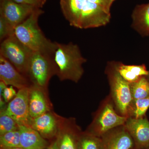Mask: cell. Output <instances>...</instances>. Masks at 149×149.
<instances>
[{
	"label": "cell",
	"mask_w": 149,
	"mask_h": 149,
	"mask_svg": "<svg viewBox=\"0 0 149 149\" xmlns=\"http://www.w3.org/2000/svg\"><path fill=\"white\" fill-rule=\"evenodd\" d=\"M60 6L70 26L79 29L104 26L111 19V13L88 0H61Z\"/></svg>",
	"instance_id": "obj_1"
},
{
	"label": "cell",
	"mask_w": 149,
	"mask_h": 149,
	"mask_svg": "<svg viewBox=\"0 0 149 149\" xmlns=\"http://www.w3.org/2000/svg\"><path fill=\"white\" fill-rule=\"evenodd\" d=\"M56 74L61 81L69 80L78 83L83 76V64L87 61L79 47L72 42L57 43L53 57Z\"/></svg>",
	"instance_id": "obj_2"
},
{
	"label": "cell",
	"mask_w": 149,
	"mask_h": 149,
	"mask_svg": "<svg viewBox=\"0 0 149 149\" xmlns=\"http://www.w3.org/2000/svg\"><path fill=\"white\" fill-rule=\"evenodd\" d=\"M44 13L37 8L15 29V35L22 44L33 52H40L53 56L57 42L48 40L38 25L39 17Z\"/></svg>",
	"instance_id": "obj_3"
},
{
	"label": "cell",
	"mask_w": 149,
	"mask_h": 149,
	"mask_svg": "<svg viewBox=\"0 0 149 149\" xmlns=\"http://www.w3.org/2000/svg\"><path fill=\"white\" fill-rule=\"evenodd\" d=\"M105 72L110 88V95L118 113L122 116L130 117L133 101L130 83L119 74L117 61L108 62Z\"/></svg>",
	"instance_id": "obj_4"
},
{
	"label": "cell",
	"mask_w": 149,
	"mask_h": 149,
	"mask_svg": "<svg viewBox=\"0 0 149 149\" xmlns=\"http://www.w3.org/2000/svg\"><path fill=\"white\" fill-rule=\"evenodd\" d=\"M128 118L118 113L109 95L102 103L86 132L101 137L112 129L125 125Z\"/></svg>",
	"instance_id": "obj_5"
},
{
	"label": "cell",
	"mask_w": 149,
	"mask_h": 149,
	"mask_svg": "<svg viewBox=\"0 0 149 149\" xmlns=\"http://www.w3.org/2000/svg\"><path fill=\"white\" fill-rule=\"evenodd\" d=\"M53 57L40 52H33L26 75L31 84L47 90L49 80L56 74Z\"/></svg>",
	"instance_id": "obj_6"
},
{
	"label": "cell",
	"mask_w": 149,
	"mask_h": 149,
	"mask_svg": "<svg viewBox=\"0 0 149 149\" xmlns=\"http://www.w3.org/2000/svg\"><path fill=\"white\" fill-rule=\"evenodd\" d=\"M33 52L22 44L15 35L6 38L1 42L0 45V55L8 61L25 77Z\"/></svg>",
	"instance_id": "obj_7"
},
{
	"label": "cell",
	"mask_w": 149,
	"mask_h": 149,
	"mask_svg": "<svg viewBox=\"0 0 149 149\" xmlns=\"http://www.w3.org/2000/svg\"><path fill=\"white\" fill-rule=\"evenodd\" d=\"M29 88L19 90L15 97L1 111L12 118L19 125L30 127L32 119L29 114Z\"/></svg>",
	"instance_id": "obj_8"
},
{
	"label": "cell",
	"mask_w": 149,
	"mask_h": 149,
	"mask_svg": "<svg viewBox=\"0 0 149 149\" xmlns=\"http://www.w3.org/2000/svg\"><path fill=\"white\" fill-rule=\"evenodd\" d=\"M36 8L33 6L17 3L11 0H0V16L5 19L15 29Z\"/></svg>",
	"instance_id": "obj_9"
},
{
	"label": "cell",
	"mask_w": 149,
	"mask_h": 149,
	"mask_svg": "<svg viewBox=\"0 0 149 149\" xmlns=\"http://www.w3.org/2000/svg\"><path fill=\"white\" fill-rule=\"evenodd\" d=\"M124 125L133 139V149L149 148V121L146 116L139 118L128 117Z\"/></svg>",
	"instance_id": "obj_10"
},
{
	"label": "cell",
	"mask_w": 149,
	"mask_h": 149,
	"mask_svg": "<svg viewBox=\"0 0 149 149\" xmlns=\"http://www.w3.org/2000/svg\"><path fill=\"white\" fill-rule=\"evenodd\" d=\"M82 132L74 118H63L56 139L58 149H77L78 140Z\"/></svg>",
	"instance_id": "obj_11"
},
{
	"label": "cell",
	"mask_w": 149,
	"mask_h": 149,
	"mask_svg": "<svg viewBox=\"0 0 149 149\" xmlns=\"http://www.w3.org/2000/svg\"><path fill=\"white\" fill-rule=\"evenodd\" d=\"M63 118L51 111L33 118L30 127L45 139H51L57 136Z\"/></svg>",
	"instance_id": "obj_12"
},
{
	"label": "cell",
	"mask_w": 149,
	"mask_h": 149,
	"mask_svg": "<svg viewBox=\"0 0 149 149\" xmlns=\"http://www.w3.org/2000/svg\"><path fill=\"white\" fill-rule=\"evenodd\" d=\"M103 149H133L134 142L125 125L113 128L101 137Z\"/></svg>",
	"instance_id": "obj_13"
},
{
	"label": "cell",
	"mask_w": 149,
	"mask_h": 149,
	"mask_svg": "<svg viewBox=\"0 0 149 149\" xmlns=\"http://www.w3.org/2000/svg\"><path fill=\"white\" fill-rule=\"evenodd\" d=\"M47 93V90L37 85L31 84L29 86V112L32 119L51 111L52 106Z\"/></svg>",
	"instance_id": "obj_14"
},
{
	"label": "cell",
	"mask_w": 149,
	"mask_h": 149,
	"mask_svg": "<svg viewBox=\"0 0 149 149\" xmlns=\"http://www.w3.org/2000/svg\"><path fill=\"white\" fill-rule=\"evenodd\" d=\"M0 79L6 85L15 87L18 90L28 88L31 85L27 77L2 56L0 55Z\"/></svg>",
	"instance_id": "obj_15"
},
{
	"label": "cell",
	"mask_w": 149,
	"mask_h": 149,
	"mask_svg": "<svg viewBox=\"0 0 149 149\" xmlns=\"http://www.w3.org/2000/svg\"><path fill=\"white\" fill-rule=\"evenodd\" d=\"M21 148L24 149H45L48 142L45 138L30 126L19 125Z\"/></svg>",
	"instance_id": "obj_16"
},
{
	"label": "cell",
	"mask_w": 149,
	"mask_h": 149,
	"mask_svg": "<svg viewBox=\"0 0 149 149\" xmlns=\"http://www.w3.org/2000/svg\"><path fill=\"white\" fill-rule=\"evenodd\" d=\"M131 27L142 37L149 36V3L137 5L133 11Z\"/></svg>",
	"instance_id": "obj_17"
},
{
	"label": "cell",
	"mask_w": 149,
	"mask_h": 149,
	"mask_svg": "<svg viewBox=\"0 0 149 149\" xmlns=\"http://www.w3.org/2000/svg\"><path fill=\"white\" fill-rule=\"evenodd\" d=\"M77 149H103L101 138L87 132L80 134Z\"/></svg>",
	"instance_id": "obj_18"
},
{
	"label": "cell",
	"mask_w": 149,
	"mask_h": 149,
	"mask_svg": "<svg viewBox=\"0 0 149 149\" xmlns=\"http://www.w3.org/2000/svg\"><path fill=\"white\" fill-rule=\"evenodd\" d=\"M133 100L145 98L149 96V80L146 76L141 77L136 82L130 83Z\"/></svg>",
	"instance_id": "obj_19"
},
{
	"label": "cell",
	"mask_w": 149,
	"mask_h": 149,
	"mask_svg": "<svg viewBox=\"0 0 149 149\" xmlns=\"http://www.w3.org/2000/svg\"><path fill=\"white\" fill-rule=\"evenodd\" d=\"M0 146L7 148H21L19 130H13L0 135Z\"/></svg>",
	"instance_id": "obj_20"
},
{
	"label": "cell",
	"mask_w": 149,
	"mask_h": 149,
	"mask_svg": "<svg viewBox=\"0 0 149 149\" xmlns=\"http://www.w3.org/2000/svg\"><path fill=\"white\" fill-rule=\"evenodd\" d=\"M149 108V96L145 98L133 100L130 117L139 118L146 116Z\"/></svg>",
	"instance_id": "obj_21"
},
{
	"label": "cell",
	"mask_w": 149,
	"mask_h": 149,
	"mask_svg": "<svg viewBox=\"0 0 149 149\" xmlns=\"http://www.w3.org/2000/svg\"><path fill=\"white\" fill-rule=\"evenodd\" d=\"M19 125L14 119L6 114L2 111L0 112V135L10 131L19 130Z\"/></svg>",
	"instance_id": "obj_22"
},
{
	"label": "cell",
	"mask_w": 149,
	"mask_h": 149,
	"mask_svg": "<svg viewBox=\"0 0 149 149\" xmlns=\"http://www.w3.org/2000/svg\"><path fill=\"white\" fill-rule=\"evenodd\" d=\"M117 69L123 78L129 83L136 82L141 77L137 76L125 67V64L117 61Z\"/></svg>",
	"instance_id": "obj_23"
},
{
	"label": "cell",
	"mask_w": 149,
	"mask_h": 149,
	"mask_svg": "<svg viewBox=\"0 0 149 149\" xmlns=\"http://www.w3.org/2000/svg\"><path fill=\"white\" fill-rule=\"evenodd\" d=\"M14 35H15V28L5 19L0 16V40L1 42L6 38Z\"/></svg>",
	"instance_id": "obj_24"
},
{
	"label": "cell",
	"mask_w": 149,
	"mask_h": 149,
	"mask_svg": "<svg viewBox=\"0 0 149 149\" xmlns=\"http://www.w3.org/2000/svg\"><path fill=\"white\" fill-rule=\"evenodd\" d=\"M125 67L127 69L139 77H141L143 76H147L148 73V70H147L145 64L140 65H125Z\"/></svg>",
	"instance_id": "obj_25"
},
{
	"label": "cell",
	"mask_w": 149,
	"mask_h": 149,
	"mask_svg": "<svg viewBox=\"0 0 149 149\" xmlns=\"http://www.w3.org/2000/svg\"><path fill=\"white\" fill-rule=\"evenodd\" d=\"M17 93L13 88V87L10 86L7 87L3 91V93L0 95V99H3L6 103L11 101L16 95Z\"/></svg>",
	"instance_id": "obj_26"
},
{
	"label": "cell",
	"mask_w": 149,
	"mask_h": 149,
	"mask_svg": "<svg viewBox=\"0 0 149 149\" xmlns=\"http://www.w3.org/2000/svg\"><path fill=\"white\" fill-rule=\"evenodd\" d=\"M15 2L22 4L33 6L37 8H42L45 2L42 0H11Z\"/></svg>",
	"instance_id": "obj_27"
},
{
	"label": "cell",
	"mask_w": 149,
	"mask_h": 149,
	"mask_svg": "<svg viewBox=\"0 0 149 149\" xmlns=\"http://www.w3.org/2000/svg\"><path fill=\"white\" fill-rule=\"evenodd\" d=\"M46 149H58L56 140L54 141Z\"/></svg>",
	"instance_id": "obj_28"
},
{
	"label": "cell",
	"mask_w": 149,
	"mask_h": 149,
	"mask_svg": "<svg viewBox=\"0 0 149 149\" xmlns=\"http://www.w3.org/2000/svg\"><path fill=\"white\" fill-rule=\"evenodd\" d=\"M0 149H24L22 148L19 147V148H7L3 146L0 147Z\"/></svg>",
	"instance_id": "obj_29"
},
{
	"label": "cell",
	"mask_w": 149,
	"mask_h": 149,
	"mask_svg": "<svg viewBox=\"0 0 149 149\" xmlns=\"http://www.w3.org/2000/svg\"><path fill=\"white\" fill-rule=\"evenodd\" d=\"M146 76L147 78H148V80H149V70H148V75H147V76Z\"/></svg>",
	"instance_id": "obj_30"
},
{
	"label": "cell",
	"mask_w": 149,
	"mask_h": 149,
	"mask_svg": "<svg viewBox=\"0 0 149 149\" xmlns=\"http://www.w3.org/2000/svg\"><path fill=\"white\" fill-rule=\"evenodd\" d=\"M42 1H44L45 2H46V0H42Z\"/></svg>",
	"instance_id": "obj_31"
},
{
	"label": "cell",
	"mask_w": 149,
	"mask_h": 149,
	"mask_svg": "<svg viewBox=\"0 0 149 149\" xmlns=\"http://www.w3.org/2000/svg\"><path fill=\"white\" fill-rule=\"evenodd\" d=\"M149 149V148H148V149Z\"/></svg>",
	"instance_id": "obj_32"
}]
</instances>
